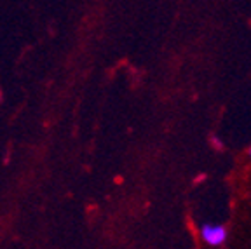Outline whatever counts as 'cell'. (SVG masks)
I'll return each mask as SVG.
<instances>
[{"instance_id": "1", "label": "cell", "mask_w": 251, "mask_h": 249, "mask_svg": "<svg viewBox=\"0 0 251 249\" xmlns=\"http://www.w3.org/2000/svg\"><path fill=\"white\" fill-rule=\"evenodd\" d=\"M227 228L224 225H202V228H201V239L213 248L224 246L227 241Z\"/></svg>"}, {"instance_id": "2", "label": "cell", "mask_w": 251, "mask_h": 249, "mask_svg": "<svg viewBox=\"0 0 251 249\" xmlns=\"http://www.w3.org/2000/svg\"><path fill=\"white\" fill-rule=\"evenodd\" d=\"M211 145H215L216 150H222V148H224V143H222V141H220L216 136H213V138H211Z\"/></svg>"}, {"instance_id": "3", "label": "cell", "mask_w": 251, "mask_h": 249, "mask_svg": "<svg viewBox=\"0 0 251 249\" xmlns=\"http://www.w3.org/2000/svg\"><path fill=\"white\" fill-rule=\"evenodd\" d=\"M250 157H251V148H250Z\"/></svg>"}]
</instances>
